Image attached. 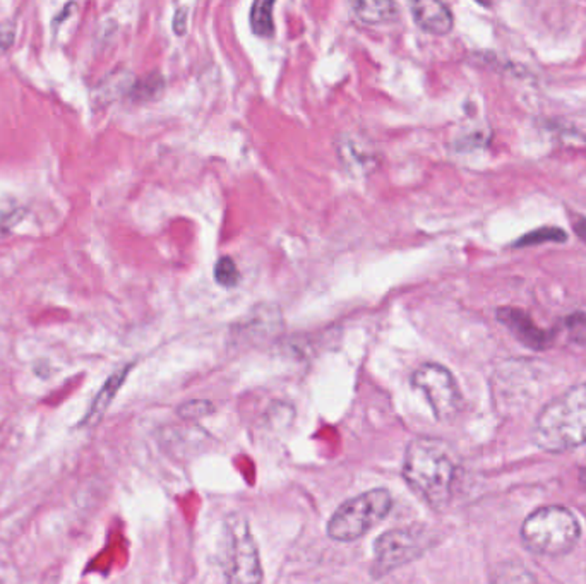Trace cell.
Listing matches in <instances>:
<instances>
[{
    "mask_svg": "<svg viewBox=\"0 0 586 584\" xmlns=\"http://www.w3.org/2000/svg\"><path fill=\"white\" fill-rule=\"evenodd\" d=\"M273 0H258L250 7V28L252 33L268 38L275 33V21H273Z\"/></svg>",
    "mask_w": 586,
    "mask_h": 584,
    "instance_id": "cell-14",
    "label": "cell"
},
{
    "mask_svg": "<svg viewBox=\"0 0 586 584\" xmlns=\"http://www.w3.org/2000/svg\"><path fill=\"white\" fill-rule=\"evenodd\" d=\"M412 384L420 389L437 420L449 422L462 408V393L453 374L439 364H424L414 372Z\"/></svg>",
    "mask_w": 586,
    "mask_h": 584,
    "instance_id": "cell-6",
    "label": "cell"
},
{
    "mask_svg": "<svg viewBox=\"0 0 586 584\" xmlns=\"http://www.w3.org/2000/svg\"><path fill=\"white\" fill-rule=\"evenodd\" d=\"M580 483L583 485V489H586V468H583L580 473Z\"/></svg>",
    "mask_w": 586,
    "mask_h": 584,
    "instance_id": "cell-25",
    "label": "cell"
},
{
    "mask_svg": "<svg viewBox=\"0 0 586 584\" xmlns=\"http://www.w3.org/2000/svg\"><path fill=\"white\" fill-rule=\"evenodd\" d=\"M458 473V458L441 439L416 437L405 453L403 478L432 509L446 508Z\"/></svg>",
    "mask_w": 586,
    "mask_h": 584,
    "instance_id": "cell-1",
    "label": "cell"
},
{
    "mask_svg": "<svg viewBox=\"0 0 586 584\" xmlns=\"http://www.w3.org/2000/svg\"><path fill=\"white\" fill-rule=\"evenodd\" d=\"M223 570L229 584H261L259 550L242 514H231L225 521Z\"/></svg>",
    "mask_w": 586,
    "mask_h": 584,
    "instance_id": "cell-5",
    "label": "cell"
},
{
    "mask_svg": "<svg viewBox=\"0 0 586 584\" xmlns=\"http://www.w3.org/2000/svg\"><path fill=\"white\" fill-rule=\"evenodd\" d=\"M15 40V23L13 19L0 21V55L9 52Z\"/></svg>",
    "mask_w": 586,
    "mask_h": 584,
    "instance_id": "cell-20",
    "label": "cell"
},
{
    "mask_svg": "<svg viewBox=\"0 0 586 584\" xmlns=\"http://www.w3.org/2000/svg\"><path fill=\"white\" fill-rule=\"evenodd\" d=\"M568 235L562 229L557 227H542L537 230L528 231L524 233L522 238H518L514 242V247L518 248H524V247L542 246V244H559V242H566Z\"/></svg>",
    "mask_w": 586,
    "mask_h": 584,
    "instance_id": "cell-15",
    "label": "cell"
},
{
    "mask_svg": "<svg viewBox=\"0 0 586 584\" xmlns=\"http://www.w3.org/2000/svg\"><path fill=\"white\" fill-rule=\"evenodd\" d=\"M283 327L281 310L275 306H258L247 314L246 319L235 329L237 336H244L247 341L269 339Z\"/></svg>",
    "mask_w": 586,
    "mask_h": 584,
    "instance_id": "cell-9",
    "label": "cell"
},
{
    "mask_svg": "<svg viewBox=\"0 0 586 584\" xmlns=\"http://www.w3.org/2000/svg\"><path fill=\"white\" fill-rule=\"evenodd\" d=\"M129 370H131V365H127V367H123V369L117 370L113 375H110V377H108L107 383L103 384V387L100 389V393L96 394V398L93 400L92 406H90L88 414L84 416V420L81 422V425H96V423L102 420V416L105 415V412H107L110 403L113 401L115 394H117V391H119V389H121V385L123 384V381H125V377H127Z\"/></svg>",
    "mask_w": 586,
    "mask_h": 584,
    "instance_id": "cell-11",
    "label": "cell"
},
{
    "mask_svg": "<svg viewBox=\"0 0 586 584\" xmlns=\"http://www.w3.org/2000/svg\"><path fill=\"white\" fill-rule=\"evenodd\" d=\"M391 506L393 501L386 489L360 493L337 509L327 523V535L337 541H355L381 523Z\"/></svg>",
    "mask_w": 586,
    "mask_h": 584,
    "instance_id": "cell-4",
    "label": "cell"
},
{
    "mask_svg": "<svg viewBox=\"0 0 586 584\" xmlns=\"http://www.w3.org/2000/svg\"><path fill=\"white\" fill-rule=\"evenodd\" d=\"M26 215V209L19 208V209H15L7 215L0 216V237L4 235H9L11 231L15 230V227L23 221V218Z\"/></svg>",
    "mask_w": 586,
    "mask_h": 584,
    "instance_id": "cell-21",
    "label": "cell"
},
{
    "mask_svg": "<svg viewBox=\"0 0 586 584\" xmlns=\"http://www.w3.org/2000/svg\"><path fill=\"white\" fill-rule=\"evenodd\" d=\"M427 550V539L415 528H396L383 533L376 545L374 576H385L391 570L410 564Z\"/></svg>",
    "mask_w": 586,
    "mask_h": 584,
    "instance_id": "cell-7",
    "label": "cell"
},
{
    "mask_svg": "<svg viewBox=\"0 0 586 584\" xmlns=\"http://www.w3.org/2000/svg\"><path fill=\"white\" fill-rule=\"evenodd\" d=\"M215 279L218 285H221L225 288H235L239 285L240 275H239L235 262L231 261V258H221L220 261L216 262Z\"/></svg>",
    "mask_w": 586,
    "mask_h": 584,
    "instance_id": "cell-18",
    "label": "cell"
},
{
    "mask_svg": "<svg viewBox=\"0 0 586 584\" xmlns=\"http://www.w3.org/2000/svg\"><path fill=\"white\" fill-rule=\"evenodd\" d=\"M497 321L530 350H535V352L547 350L554 341V333L539 327L532 319V316L524 312L523 308H497Z\"/></svg>",
    "mask_w": 586,
    "mask_h": 584,
    "instance_id": "cell-8",
    "label": "cell"
},
{
    "mask_svg": "<svg viewBox=\"0 0 586 584\" xmlns=\"http://www.w3.org/2000/svg\"><path fill=\"white\" fill-rule=\"evenodd\" d=\"M185 26H187V11L179 9L173 15V31H175V34H179V36L185 34V31H187Z\"/></svg>",
    "mask_w": 586,
    "mask_h": 584,
    "instance_id": "cell-23",
    "label": "cell"
},
{
    "mask_svg": "<svg viewBox=\"0 0 586 584\" xmlns=\"http://www.w3.org/2000/svg\"><path fill=\"white\" fill-rule=\"evenodd\" d=\"M215 408L210 401L198 400L187 401L181 408H179V415L187 420H194V418H200V416L210 415L213 414Z\"/></svg>",
    "mask_w": 586,
    "mask_h": 584,
    "instance_id": "cell-19",
    "label": "cell"
},
{
    "mask_svg": "<svg viewBox=\"0 0 586 584\" xmlns=\"http://www.w3.org/2000/svg\"><path fill=\"white\" fill-rule=\"evenodd\" d=\"M533 441L547 453L586 444V383L571 387L540 412Z\"/></svg>",
    "mask_w": 586,
    "mask_h": 584,
    "instance_id": "cell-2",
    "label": "cell"
},
{
    "mask_svg": "<svg viewBox=\"0 0 586 584\" xmlns=\"http://www.w3.org/2000/svg\"><path fill=\"white\" fill-rule=\"evenodd\" d=\"M572 229L576 231V235H578L583 242H586V218L578 216L576 219H572Z\"/></svg>",
    "mask_w": 586,
    "mask_h": 584,
    "instance_id": "cell-24",
    "label": "cell"
},
{
    "mask_svg": "<svg viewBox=\"0 0 586 584\" xmlns=\"http://www.w3.org/2000/svg\"><path fill=\"white\" fill-rule=\"evenodd\" d=\"M566 326L571 335L576 339H586V314L576 312L566 319Z\"/></svg>",
    "mask_w": 586,
    "mask_h": 584,
    "instance_id": "cell-22",
    "label": "cell"
},
{
    "mask_svg": "<svg viewBox=\"0 0 586 584\" xmlns=\"http://www.w3.org/2000/svg\"><path fill=\"white\" fill-rule=\"evenodd\" d=\"M165 88V81L158 73H153L150 76L142 77L139 81H134L129 96L132 102H151L156 100Z\"/></svg>",
    "mask_w": 586,
    "mask_h": 584,
    "instance_id": "cell-16",
    "label": "cell"
},
{
    "mask_svg": "<svg viewBox=\"0 0 586 584\" xmlns=\"http://www.w3.org/2000/svg\"><path fill=\"white\" fill-rule=\"evenodd\" d=\"M338 150L348 167L364 170L374 165L372 154L364 151V148L358 142H355L354 139H345V146H338Z\"/></svg>",
    "mask_w": 586,
    "mask_h": 584,
    "instance_id": "cell-17",
    "label": "cell"
},
{
    "mask_svg": "<svg viewBox=\"0 0 586 584\" xmlns=\"http://www.w3.org/2000/svg\"><path fill=\"white\" fill-rule=\"evenodd\" d=\"M581 537V528L570 509L549 506L533 511L522 526V539L528 550L559 557L568 554Z\"/></svg>",
    "mask_w": 586,
    "mask_h": 584,
    "instance_id": "cell-3",
    "label": "cell"
},
{
    "mask_svg": "<svg viewBox=\"0 0 586 584\" xmlns=\"http://www.w3.org/2000/svg\"><path fill=\"white\" fill-rule=\"evenodd\" d=\"M132 84H134V81H132L131 73L115 71L96 84V88L93 92V102L96 107H105L113 100H117L119 96H122L123 92H131Z\"/></svg>",
    "mask_w": 586,
    "mask_h": 584,
    "instance_id": "cell-12",
    "label": "cell"
},
{
    "mask_svg": "<svg viewBox=\"0 0 586 584\" xmlns=\"http://www.w3.org/2000/svg\"><path fill=\"white\" fill-rule=\"evenodd\" d=\"M412 15L416 24L431 34L443 36L453 30L454 19L449 7L435 0H418L412 4Z\"/></svg>",
    "mask_w": 586,
    "mask_h": 584,
    "instance_id": "cell-10",
    "label": "cell"
},
{
    "mask_svg": "<svg viewBox=\"0 0 586 584\" xmlns=\"http://www.w3.org/2000/svg\"><path fill=\"white\" fill-rule=\"evenodd\" d=\"M354 13L366 24H381L393 21L398 15V7L389 0H358L354 4Z\"/></svg>",
    "mask_w": 586,
    "mask_h": 584,
    "instance_id": "cell-13",
    "label": "cell"
}]
</instances>
